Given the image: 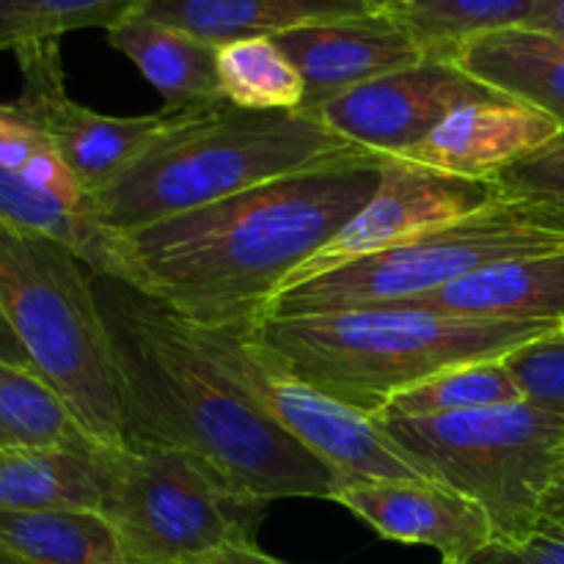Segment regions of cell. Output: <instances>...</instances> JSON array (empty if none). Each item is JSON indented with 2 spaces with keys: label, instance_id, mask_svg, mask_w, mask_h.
Returning a JSON list of instances; mask_svg holds the SVG:
<instances>
[{
  "label": "cell",
  "instance_id": "obj_1",
  "mask_svg": "<svg viewBox=\"0 0 564 564\" xmlns=\"http://www.w3.org/2000/svg\"><path fill=\"white\" fill-rule=\"evenodd\" d=\"M119 386L124 444L196 455L262 501H334L345 479L281 430L204 358L165 301L113 275H94Z\"/></svg>",
  "mask_w": 564,
  "mask_h": 564
},
{
  "label": "cell",
  "instance_id": "obj_2",
  "mask_svg": "<svg viewBox=\"0 0 564 564\" xmlns=\"http://www.w3.org/2000/svg\"><path fill=\"white\" fill-rule=\"evenodd\" d=\"M380 154L297 171L127 235L152 295L202 328L251 330L284 281L380 185Z\"/></svg>",
  "mask_w": 564,
  "mask_h": 564
},
{
  "label": "cell",
  "instance_id": "obj_3",
  "mask_svg": "<svg viewBox=\"0 0 564 564\" xmlns=\"http://www.w3.org/2000/svg\"><path fill=\"white\" fill-rule=\"evenodd\" d=\"M556 330L562 328L372 306L262 317L248 334L314 389L378 416L391 397L444 369L505 358Z\"/></svg>",
  "mask_w": 564,
  "mask_h": 564
},
{
  "label": "cell",
  "instance_id": "obj_4",
  "mask_svg": "<svg viewBox=\"0 0 564 564\" xmlns=\"http://www.w3.org/2000/svg\"><path fill=\"white\" fill-rule=\"evenodd\" d=\"M361 154L372 152L303 110H248L229 99L171 108L163 135L97 204L116 231L130 235L264 182Z\"/></svg>",
  "mask_w": 564,
  "mask_h": 564
},
{
  "label": "cell",
  "instance_id": "obj_5",
  "mask_svg": "<svg viewBox=\"0 0 564 564\" xmlns=\"http://www.w3.org/2000/svg\"><path fill=\"white\" fill-rule=\"evenodd\" d=\"M0 312L83 433L124 446L110 336L86 262L53 237L0 220Z\"/></svg>",
  "mask_w": 564,
  "mask_h": 564
},
{
  "label": "cell",
  "instance_id": "obj_6",
  "mask_svg": "<svg viewBox=\"0 0 564 564\" xmlns=\"http://www.w3.org/2000/svg\"><path fill=\"white\" fill-rule=\"evenodd\" d=\"M378 424L422 477L482 507L494 540L534 532L564 482V413L529 400Z\"/></svg>",
  "mask_w": 564,
  "mask_h": 564
},
{
  "label": "cell",
  "instance_id": "obj_7",
  "mask_svg": "<svg viewBox=\"0 0 564 564\" xmlns=\"http://www.w3.org/2000/svg\"><path fill=\"white\" fill-rule=\"evenodd\" d=\"M105 501L127 564H202L257 543L268 501L242 494L196 455L158 444L105 446Z\"/></svg>",
  "mask_w": 564,
  "mask_h": 564
},
{
  "label": "cell",
  "instance_id": "obj_8",
  "mask_svg": "<svg viewBox=\"0 0 564 564\" xmlns=\"http://www.w3.org/2000/svg\"><path fill=\"white\" fill-rule=\"evenodd\" d=\"M564 251V235L529 224L501 198L496 207L400 242L375 257L279 292L264 317L397 306L466 279L488 264Z\"/></svg>",
  "mask_w": 564,
  "mask_h": 564
},
{
  "label": "cell",
  "instance_id": "obj_9",
  "mask_svg": "<svg viewBox=\"0 0 564 564\" xmlns=\"http://www.w3.org/2000/svg\"><path fill=\"white\" fill-rule=\"evenodd\" d=\"M185 325L204 358L231 386L319 460L328 463L345 482L427 479L372 416L352 411L350 405L292 375L273 361L248 330L202 328L187 319Z\"/></svg>",
  "mask_w": 564,
  "mask_h": 564
},
{
  "label": "cell",
  "instance_id": "obj_10",
  "mask_svg": "<svg viewBox=\"0 0 564 564\" xmlns=\"http://www.w3.org/2000/svg\"><path fill=\"white\" fill-rule=\"evenodd\" d=\"M20 66L17 110L47 138L72 174L97 202L163 135L171 108L147 116H108L75 102L66 91L61 39L33 42L11 53Z\"/></svg>",
  "mask_w": 564,
  "mask_h": 564
},
{
  "label": "cell",
  "instance_id": "obj_11",
  "mask_svg": "<svg viewBox=\"0 0 564 564\" xmlns=\"http://www.w3.org/2000/svg\"><path fill=\"white\" fill-rule=\"evenodd\" d=\"M501 193L494 180H468L402 158H383L380 185L356 218L308 257L279 292L375 257L400 242L496 207Z\"/></svg>",
  "mask_w": 564,
  "mask_h": 564
},
{
  "label": "cell",
  "instance_id": "obj_12",
  "mask_svg": "<svg viewBox=\"0 0 564 564\" xmlns=\"http://www.w3.org/2000/svg\"><path fill=\"white\" fill-rule=\"evenodd\" d=\"M488 97H496V91L457 69L452 61L427 58L350 88L312 116L364 152L402 158L452 110Z\"/></svg>",
  "mask_w": 564,
  "mask_h": 564
},
{
  "label": "cell",
  "instance_id": "obj_13",
  "mask_svg": "<svg viewBox=\"0 0 564 564\" xmlns=\"http://www.w3.org/2000/svg\"><path fill=\"white\" fill-rule=\"evenodd\" d=\"M273 39L303 77V113H317L325 102L350 88L433 58L424 44L386 11L303 25Z\"/></svg>",
  "mask_w": 564,
  "mask_h": 564
},
{
  "label": "cell",
  "instance_id": "obj_14",
  "mask_svg": "<svg viewBox=\"0 0 564 564\" xmlns=\"http://www.w3.org/2000/svg\"><path fill=\"white\" fill-rule=\"evenodd\" d=\"M334 505L361 518L380 538L435 549L441 564L463 562L496 538L482 507L433 479L341 482Z\"/></svg>",
  "mask_w": 564,
  "mask_h": 564
},
{
  "label": "cell",
  "instance_id": "obj_15",
  "mask_svg": "<svg viewBox=\"0 0 564 564\" xmlns=\"http://www.w3.org/2000/svg\"><path fill=\"white\" fill-rule=\"evenodd\" d=\"M560 130V121L543 110L496 94L452 110L402 160L468 180H494L501 169L549 143Z\"/></svg>",
  "mask_w": 564,
  "mask_h": 564
},
{
  "label": "cell",
  "instance_id": "obj_16",
  "mask_svg": "<svg viewBox=\"0 0 564 564\" xmlns=\"http://www.w3.org/2000/svg\"><path fill=\"white\" fill-rule=\"evenodd\" d=\"M397 306L424 308L449 317L543 323L564 328V251L488 264L455 284L424 292Z\"/></svg>",
  "mask_w": 564,
  "mask_h": 564
},
{
  "label": "cell",
  "instance_id": "obj_17",
  "mask_svg": "<svg viewBox=\"0 0 564 564\" xmlns=\"http://www.w3.org/2000/svg\"><path fill=\"white\" fill-rule=\"evenodd\" d=\"M457 69L501 97L543 110L564 130V39L534 28L482 33L449 55Z\"/></svg>",
  "mask_w": 564,
  "mask_h": 564
},
{
  "label": "cell",
  "instance_id": "obj_18",
  "mask_svg": "<svg viewBox=\"0 0 564 564\" xmlns=\"http://www.w3.org/2000/svg\"><path fill=\"white\" fill-rule=\"evenodd\" d=\"M108 33L110 47L132 61L163 97L165 108H196L224 97L218 77V44H209L174 25L135 14Z\"/></svg>",
  "mask_w": 564,
  "mask_h": 564
},
{
  "label": "cell",
  "instance_id": "obj_19",
  "mask_svg": "<svg viewBox=\"0 0 564 564\" xmlns=\"http://www.w3.org/2000/svg\"><path fill=\"white\" fill-rule=\"evenodd\" d=\"M138 11L209 44L372 14L364 0H143Z\"/></svg>",
  "mask_w": 564,
  "mask_h": 564
},
{
  "label": "cell",
  "instance_id": "obj_20",
  "mask_svg": "<svg viewBox=\"0 0 564 564\" xmlns=\"http://www.w3.org/2000/svg\"><path fill=\"white\" fill-rule=\"evenodd\" d=\"M105 446H33L0 452V507L102 512Z\"/></svg>",
  "mask_w": 564,
  "mask_h": 564
},
{
  "label": "cell",
  "instance_id": "obj_21",
  "mask_svg": "<svg viewBox=\"0 0 564 564\" xmlns=\"http://www.w3.org/2000/svg\"><path fill=\"white\" fill-rule=\"evenodd\" d=\"M0 543L31 564H102L121 554L99 512L0 507Z\"/></svg>",
  "mask_w": 564,
  "mask_h": 564
},
{
  "label": "cell",
  "instance_id": "obj_22",
  "mask_svg": "<svg viewBox=\"0 0 564 564\" xmlns=\"http://www.w3.org/2000/svg\"><path fill=\"white\" fill-rule=\"evenodd\" d=\"M523 394L507 369L505 358L457 364L411 389L391 397L375 422H408V419H441L455 413L521 402Z\"/></svg>",
  "mask_w": 564,
  "mask_h": 564
},
{
  "label": "cell",
  "instance_id": "obj_23",
  "mask_svg": "<svg viewBox=\"0 0 564 564\" xmlns=\"http://www.w3.org/2000/svg\"><path fill=\"white\" fill-rule=\"evenodd\" d=\"M538 0H408L386 14L408 28L433 58L449 61L460 44L482 33L527 25Z\"/></svg>",
  "mask_w": 564,
  "mask_h": 564
},
{
  "label": "cell",
  "instance_id": "obj_24",
  "mask_svg": "<svg viewBox=\"0 0 564 564\" xmlns=\"http://www.w3.org/2000/svg\"><path fill=\"white\" fill-rule=\"evenodd\" d=\"M224 97L248 110H301L306 99L301 72L273 36L218 44Z\"/></svg>",
  "mask_w": 564,
  "mask_h": 564
},
{
  "label": "cell",
  "instance_id": "obj_25",
  "mask_svg": "<svg viewBox=\"0 0 564 564\" xmlns=\"http://www.w3.org/2000/svg\"><path fill=\"white\" fill-rule=\"evenodd\" d=\"M83 433L58 394L36 372L0 361V452L33 446H77Z\"/></svg>",
  "mask_w": 564,
  "mask_h": 564
},
{
  "label": "cell",
  "instance_id": "obj_26",
  "mask_svg": "<svg viewBox=\"0 0 564 564\" xmlns=\"http://www.w3.org/2000/svg\"><path fill=\"white\" fill-rule=\"evenodd\" d=\"M143 0H0V53L64 33L102 28L110 31L135 14Z\"/></svg>",
  "mask_w": 564,
  "mask_h": 564
},
{
  "label": "cell",
  "instance_id": "obj_27",
  "mask_svg": "<svg viewBox=\"0 0 564 564\" xmlns=\"http://www.w3.org/2000/svg\"><path fill=\"white\" fill-rule=\"evenodd\" d=\"M0 169L69 207L99 213V204L77 182L53 143L11 102H0Z\"/></svg>",
  "mask_w": 564,
  "mask_h": 564
},
{
  "label": "cell",
  "instance_id": "obj_28",
  "mask_svg": "<svg viewBox=\"0 0 564 564\" xmlns=\"http://www.w3.org/2000/svg\"><path fill=\"white\" fill-rule=\"evenodd\" d=\"M494 182L529 224L564 235V130L501 169Z\"/></svg>",
  "mask_w": 564,
  "mask_h": 564
},
{
  "label": "cell",
  "instance_id": "obj_29",
  "mask_svg": "<svg viewBox=\"0 0 564 564\" xmlns=\"http://www.w3.org/2000/svg\"><path fill=\"white\" fill-rule=\"evenodd\" d=\"M523 400L564 413V330L505 356Z\"/></svg>",
  "mask_w": 564,
  "mask_h": 564
},
{
  "label": "cell",
  "instance_id": "obj_30",
  "mask_svg": "<svg viewBox=\"0 0 564 564\" xmlns=\"http://www.w3.org/2000/svg\"><path fill=\"white\" fill-rule=\"evenodd\" d=\"M457 564H564V527L545 518L518 540H490Z\"/></svg>",
  "mask_w": 564,
  "mask_h": 564
},
{
  "label": "cell",
  "instance_id": "obj_31",
  "mask_svg": "<svg viewBox=\"0 0 564 564\" xmlns=\"http://www.w3.org/2000/svg\"><path fill=\"white\" fill-rule=\"evenodd\" d=\"M523 28H534V31L554 33V36L564 39V0H538Z\"/></svg>",
  "mask_w": 564,
  "mask_h": 564
},
{
  "label": "cell",
  "instance_id": "obj_32",
  "mask_svg": "<svg viewBox=\"0 0 564 564\" xmlns=\"http://www.w3.org/2000/svg\"><path fill=\"white\" fill-rule=\"evenodd\" d=\"M202 564H290V562L275 560V556L264 554L257 543H248V545H231V549L209 556V560H204Z\"/></svg>",
  "mask_w": 564,
  "mask_h": 564
},
{
  "label": "cell",
  "instance_id": "obj_33",
  "mask_svg": "<svg viewBox=\"0 0 564 564\" xmlns=\"http://www.w3.org/2000/svg\"><path fill=\"white\" fill-rule=\"evenodd\" d=\"M0 361L11 364V367L28 369V372H36V369H33L31 356L25 352L22 341L17 339V334L11 330L9 319L3 317V312H0Z\"/></svg>",
  "mask_w": 564,
  "mask_h": 564
},
{
  "label": "cell",
  "instance_id": "obj_34",
  "mask_svg": "<svg viewBox=\"0 0 564 564\" xmlns=\"http://www.w3.org/2000/svg\"><path fill=\"white\" fill-rule=\"evenodd\" d=\"M0 564H31V562H25L20 554H14L9 545L0 543Z\"/></svg>",
  "mask_w": 564,
  "mask_h": 564
},
{
  "label": "cell",
  "instance_id": "obj_35",
  "mask_svg": "<svg viewBox=\"0 0 564 564\" xmlns=\"http://www.w3.org/2000/svg\"><path fill=\"white\" fill-rule=\"evenodd\" d=\"M556 510H564V482H562V488L556 490L554 501H551V507H549V516H551V512H556Z\"/></svg>",
  "mask_w": 564,
  "mask_h": 564
},
{
  "label": "cell",
  "instance_id": "obj_36",
  "mask_svg": "<svg viewBox=\"0 0 564 564\" xmlns=\"http://www.w3.org/2000/svg\"><path fill=\"white\" fill-rule=\"evenodd\" d=\"M364 3H367L372 11H386L394 0H364Z\"/></svg>",
  "mask_w": 564,
  "mask_h": 564
},
{
  "label": "cell",
  "instance_id": "obj_37",
  "mask_svg": "<svg viewBox=\"0 0 564 564\" xmlns=\"http://www.w3.org/2000/svg\"><path fill=\"white\" fill-rule=\"evenodd\" d=\"M551 521H556V523H562V527H564V510H556V512H551Z\"/></svg>",
  "mask_w": 564,
  "mask_h": 564
},
{
  "label": "cell",
  "instance_id": "obj_38",
  "mask_svg": "<svg viewBox=\"0 0 564 564\" xmlns=\"http://www.w3.org/2000/svg\"><path fill=\"white\" fill-rule=\"evenodd\" d=\"M102 564H127V562H124V556L119 554V556H113V560H105Z\"/></svg>",
  "mask_w": 564,
  "mask_h": 564
},
{
  "label": "cell",
  "instance_id": "obj_39",
  "mask_svg": "<svg viewBox=\"0 0 564 564\" xmlns=\"http://www.w3.org/2000/svg\"><path fill=\"white\" fill-rule=\"evenodd\" d=\"M394 3H408V0H394ZM394 3H391V6H394Z\"/></svg>",
  "mask_w": 564,
  "mask_h": 564
},
{
  "label": "cell",
  "instance_id": "obj_40",
  "mask_svg": "<svg viewBox=\"0 0 564 564\" xmlns=\"http://www.w3.org/2000/svg\"><path fill=\"white\" fill-rule=\"evenodd\" d=\"M562 330H564V328H562Z\"/></svg>",
  "mask_w": 564,
  "mask_h": 564
}]
</instances>
